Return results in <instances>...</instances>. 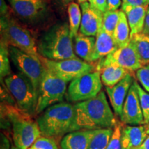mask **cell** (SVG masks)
Returning a JSON list of instances; mask_svg holds the SVG:
<instances>
[{
    "instance_id": "21",
    "label": "cell",
    "mask_w": 149,
    "mask_h": 149,
    "mask_svg": "<svg viewBox=\"0 0 149 149\" xmlns=\"http://www.w3.org/2000/svg\"><path fill=\"white\" fill-rule=\"evenodd\" d=\"M102 82L105 86L112 87L126 77L132 74L125 68L116 65H109L100 70Z\"/></svg>"
},
{
    "instance_id": "36",
    "label": "cell",
    "mask_w": 149,
    "mask_h": 149,
    "mask_svg": "<svg viewBox=\"0 0 149 149\" xmlns=\"http://www.w3.org/2000/svg\"><path fill=\"white\" fill-rule=\"evenodd\" d=\"M10 148V142L8 139L2 133L1 134V147L0 149H9Z\"/></svg>"
},
{
    "instance_id": "26",
    "label": "cell",
    "mask_w": 149,
    "mask_h": 149,
    "mask_svg": "<svg viewBox=\"0 0 149 149\" xmlns=\"http://www.w3.org/2000/svg\"><path fill=\"white\" fill-rule=\"evenodd\" d=\"M9 46L4 41H0V76L1 79L13 73L10 65Z\"/></svg>"
},
{
    "instance_id": "6",
    "label": "cell",
    "mask_w": 149,
    "mask_h": 149,
    "mask_svg": "<svg viewBox=\"0 0 149 149\" xmlns=\"http://www.w3.org/2000/svg\"><path fill=\"white\" fill-rule=\"evenodd\" d=\"M4 84L18 109L32 116L36 115L37 93L26 76L20 72L12 73L4 78Z\"/></svg>"
},
{
    "instance_id": "13",
    "label": "cell",
    "mask_w": 149,
    "mask_h": 149,
    "mask_svg": "<svg viewBox=\"0 0 149 149\" xmlns=\"http://www.w3.org/2000/svg\"><path fill=\"white\" fill-rule=\"evenodd\" d=\"M120 120L121 122L126 125L137 126L144 124V114L134 81L130 86L124 104Z\"/></svg>"
},
{
    "instance_id": "33",
    "label": "cell",
    "mask_w": 149,
    "mask_h": 149,
    "mask_svg": "<svg viewBox=\"0 0 149 149\" xmlns=\"http://www.w3.org/2000/svg\"><path fill=\"white\" fill-rule=\"evenodd\" d=\"M122 4V0H107V10H118Z\"/></svg>"
},
{
    "instance_id": "23",
    "label": "cell",
    "mask_w": 149,
    "mask_h": 149,
    "mask_svg": "<svg viewBox=\"0 0 149 149\" xmlns=\"http://www.w3.org/2000/svg\"><path fill=\"white\" fill-rule=\"evenodd\" d=\"M130 42L135 46L142 66L149 64V35L139 33L132 37Z\"/></svg>"
},
{
    "instance_id": "38",
    "label": "cell",
    "mask_w": 149,
    "mask_h": 149,
    "mask_svg": "<svg viewBox=\"0 0 149 149\" xmlns=\"http://www.w3.org/2000/svg\"><path fill=\"white\" fill-rule=\"evenodd\" d=\"M147 126H148V135L145 140L137 149H149V124H147Z\"/></svg>"
},
{
    "instance_id": "14",
    "label": "cell",
    "mask_w": 149,
    "mask_h": 149,
    "mask_svg": "<svg viewBox=\"0 0 149 149\" xmlns=\"http://www.w3.org/2000/svg\"><path fill=\"white\" fill-rule=\"evenodd\" d=\"M81 22L79 33L87 36L96 37L102 28L103 13L93 6L89 2L80 4Z\"/></svg>"
},
{
    "instance_id": "37",
    "label": "cell",
    "mask_w": 149,
    "mask_h": 149,
    "mask_svg": "<svg viewBox=\"0 0 149 149\" xmlns=\"http://www.w3.org/2000/svg\"><path fill=\"white\" fill-rule=\"evenodd\" d=\"M142 33L145 35H149V5L147 9V12L146 15V19H145V24L144 30H143Z\"/></svg>"
},
{
    "instance_id": "39",
    "label": "cell",
    "mask_w": 149,
    "mask_h": 149,
    "mask_svg": "<svg viewBox=\"0 0 149 149\" xmlns=\"http://www.w3.org/2000/svg\"><path fill=\"white\" fill-rule=\"evenodd\" d=\"M57 4L62 6H68L69 3L72 2L73 0H53Z\"/></svg>"
},
{
    "instance_id": "7",
    "label": "cell",
    "mask_w": 149,
    "mask_h": 149,
    "mask_svg": "<svg viewBox=\"0 0 149 149\" xmlns=\"http://www.w3.org/2000/svg\"><path fill=\"white\" fill-rule=\"evenodd\" d=\"M67 82L46 69L37 91L36 115L53 104L62 102L67 92Z\"/></svg>"
},
{
    "instance_id": "17",
    "label": "cell",
    "mask_w": 149,
    "mask_h": 149,
    "mask_svg": "<svg viewBox=\"0 0 149 149\" xmlns=\"http://www.w3.org/2000/svg\"><path fill=\"white\" fill-rule=\"evenodd\" d=\"M148 6L122 5V10L125 13L130 29V38L134 35L142 33L144 30L145 19Z\"/></svg>"
},
{
    "instance_id": "35",
    "label": "cell",
    "mask_w": 149,
    "mask_h": 149,
    "mask_svg": "<svg viewBox=\"0 0 149 149\" xmlns=\"http://www.w3.org/2000/svg\"><path fill=\"white\" fill-rule=\"evenodd\" d=\"M130 6H139L146 5L144 0H122V4ZM148 6V5H147Z\"/></svg>"
},
{
    "instance_id": "22",
    "label": "cell",
    "mask_w": 149,
    "mask_h": 149,
    "mask_svg": "<svg viewBox=\"0 0 149 149\" xmlns=\"http://www.w3.org/2000/svg\"><path fill=\"white\" fill-rule=\"evenodd\" d=\"M113 37L118 47L127 46L130 42V29L125 13L120 10V19L113 33Z\"/></svg>"
},
{
    "instance_id": "20",
    "label": "cell",
    "mask_w": 149,
    "mask_h": 149,
    "mask_svg": "<svg viewBox=\"0 0 149 149\" xmlns=\"http://www.w3.org/2000/svg\"><path fill=\"white\" fill-rule=\"evenodd\" d=\"M73 39L74 51L76 55L82 60L91 63V58L95 45L96 37L87 36L79 32Z\"/></svg>"
},
{
    "instance_id": "9",
    "label": "cell",
    "mask_w": 149,
    "mask_h": 149,
    "mask_svg": "<svg viewBox=\"0 0 149 149\" xmlns=\"http://www.w3.org/2000/svg\"><path fill=\"white\" fill-rule=\"evenodd\" d=\"M40 58L46 69L66 82L71 81L88 72L97 70L93 64L79 57L59 61L50 60L41 56Z\"/></svg>"
},
{
    "instance_id": "40",
    "label": "cell",
    "mask_w": 149,
    "mask_h": 149,
    "mask_svg": "<svg viewBox=\"0 0 149 149\" xmlns=\"http://www.w3.org/2000/svg\"><path fill=\"white\" fill-rule=\"evenodd\" d=\"M77 1L79 4H81V3H84L86 2H90L91 0H77Z\"/></svg>"
},
{
    "instance_id": "1",
    "label": "cell",
    "mask_w": 149,
    "mask_h": 149,
    "mask_svg": "<svg viewBox=\"0 0 149 149\" xmlns=\"http://www.w3.org/2000/svg\"><path fill=\"white\" fill-rule=\"evenodd\" d=\"M78 130L114 128L117 124L104 91L95 97L74 104Z\"/></svg>"
},
{
    "instance_id": "4",
    "label": "cell",
    "mask_w": 149,
    "mask_h": 149,
    "mask_svg": "<svg viewBox=\"0 0 149 149\" xmlns=\"http://www.w3.org/2000/svg\"><path fill=\"white\" fill-rule=\"evenodd\" d=\"M1 115L6 117L12 128L15 146L19 149H29L42 135L37 121L32 115L22 111L17 107L1 106Z\"/></svg>"
},
{
    "instance_id": "5",
    "label": "cell",
    "mask_w": 149,
    "mask_h": 149,
    "mask_svg": "<svg viewBox=\"0 0 149 149\" xmlns=\"http://www.w3.org/2000/svg\"><path fill=\"white\" fill-rule=\"evenodd\" d=\"M1 40L8 44L25 52L35 58L40 59L37 44L30 31L11 15L0 19Z\"/></svg>"
},
{
    "instance_id": "31",
    "label": "cell",
    "mask_w": 149,
    "mask_h": 149,
    "mask_svg": "<svg viewBox=\"0 0 149 149\" xmlns=\"http://www.w3.org/2000/svg\"><path fill=\"white\" fill-rule=\"evenodd\" d=\"M136 77L143 88L149 93V64L141 66L136 71Z\"/></svg>"
},
{
    "instance_id": "3",
    "label": "cell",
    "mask_w": 149,
    "mask_h": 149,
    "mask_svg": "<svg viewBox=\"0 0 149 149\" xmlns=\"http://www.w3.org/2000/svg\"><path fill=\"white\" fill-rule=\"evenodd\" d=\"M72 40L69 24H55L39 39L37 43L39 55L44 58L54 61L77 58L74 51Z\"/></svg>"
},
{
    "instance_id": "2",
    "label": "cell",
    "mask_w": 149,
    "mask_h": 149,
    "mask_svg": "<svg viewBox=\"0 0 149 149\" xmlns=\"http://www.w3.org/2000/svg\"><path fill=\"white\" fill-rule=\"evenodd\" d=\"M43 136L58 138L78 130L74 106L66 102L48 107L37 119Z\"/></svg>"
},
{
    "instance_id": "42",
    "label": "cell",
    "mask_w": 149,
    "mask_h": 149,
    "mask_svg": "<svg viewBox=\"0 0 149 149\" xmlns=\"http://www.w3.org/2000/svg\"><path fill=\"white\" fill-rule=\"evenodd\" d=\"M11 149H19V148H18L17 147L15 146H13L12 148H11Z\"/></svg>"
},
{
    "instance_id": "10",
    "label": "cell",
    "mask_w": 149,
    "mask_h": 149,
    "mask_svg": "<svg viewBox=\"0 0 149 149\" xmlns=\"http://www.w3.org/2000/svg\"><path fill=\"white\" fill-rule=\"evenodd\" d=\"M9 53L11 61L15 66L31 80L37 93L41 80L46 70L40 58H35L29 54L10 46H9Z\"/></svg>"
},
{
    "instance_id": "8",
    "label": "cell",
    "mask_w": 149,
    "mask_h": 149,
    "mask_svg": "<svg viewBox=\"0 0 149 149\" xmlns=\"http://www.w3.org/2000/svg\"><path fill=\"white\" fill-rule=\"evenodd\" d=\"M102 88L101 72L95 70L71 81L67 88L66 99L70 102L86 101L96 97Z\"/></svg>"
},
{
    "instance_id": "29",
    "label": "cell",
    "mask_w": 149,
    "mask_h": 149,
    "mask_svg": "<svg viewBox=\"0 0 149 149\" xmlns=\"http://www.w3.org/2000/svg\"><path fill=\"white\" fill-rule=\"evenodd\" d=\"M124 124L122 122H117L113 128V133L108 145L107 149H122L121 137L122 130Z\"/></svg>"
},
{
    "instance_id": "34",
    "label": "cell",
    "mask_w": 149,
    "mask_h": 149,
    "mask_svg": "<svg viewBox=\"0 0 149 149\" xmlns=\"http://www.w3.org/2000/svg\"><path fill=\"white\" fill-rule=\"evenodd\" d=\"M10 7L6 3V0H0V14L1 17L8 15L10 13Z\"/></svg>"
},
{
    "instance_id": "19",
    "label": "cell",
    "mask_w": 149,
    "mask_h": 149,
    "mask_svg": "<svg viewBox=\"0 0 149 149\" xmlns=\"http://www.w3.org/2000/svg\"><path fill=\"white\" fill-rule=\"evenodd\" d=\"M94 130L81 129L66 134L60 143L61 149H88Z\"/></svg>"
},
{
    "instance_id": "12",
    "label": "cell",
    "mask_w": 149,
    "mask_h": 149,
    "mask_svg": "<svg viewBox=\"0 0 149 149\" xmlns=\"http://www.w3.org/2000/svg\"><path fill=\"white\" fill-rule=\"evenodd\" d=\"M13 13L20 19L35 24L47 15L49 8L47 0H6Z\"/></svg>"
},
{
    "instance_id": "18",
    "label": "cell",
    "mask_w": 149,
    "mask_h": 149,
    "mask_svg": "<svg viewBox=\"0 0 149 149\" xmlns=\"http://www.w3.org/2000/svg\"><path fill=\"white\" fill-rule=\"evenodd\" d=\"M117 48L118 46L113 35L106 32L102 28L96 35L95 45L91 58V63L100 61Z\"/></svg>"
},
{
    "instance_id": "11",
    "label": "cell",
    "mask_w": 149,
    "mask_h": 149,
    "mask_svg": "<svg viewBox=\"0 0 149 149\" xmlns=\"http://www.w3.org/2000/svg\"><path fill=\"white\" fill-rule=\"evenodd\" d=\"M109 65L121 66L131 73L137 71L142 66L135 46L131 42L127 46L116 48L105 57L98 61L96 70L100 71L104 67Z\"/></svg>"
},
{
    "instance_id": "27",
    "label": "cell",
    "mask_w": 149,
    "mask_h": 149,
    "mask_svg": "<svg viewBox=\"0 0 149 149\" xmlns=\"http://www.w3.org/2000/svg\"><path fill=\"white\" fill-rule=\"evenodd\" d=\"M120 19V10H107L103 13L102 29L109 34L113 35Z\"/></svg>"
},
{
    "instance_id": "30",
    "label": "cell",
    "mask_w": 149,
    "mask_h": 149,
    "mask_svg": "<svg viewBox=\"0 0 149 149\" xmlns=\"http://www.w3.org/2000/svg\"><path fill=\"white\" fill-rule=\"evenodd\" d=\"M33 149H59L53 138L41 135L31 147Z\"/></svg>"
},
{
    "instance_id": "25",
    "label": "cell",
    "mask_w": 149,
    "mask_h": 149,
    "mask_svg": "<svg viewBox=\"0 0 149 149\" xmlns=\"http://www.w3.org/2000/svg\"><path fill=\"white\" fill-rule=\"evenodd\" d=\"M69 28L72 37H74L79 32L81 22V7L75 2H71L67 6Z\"/></svg>"
},
{
    "instance_id": "43",
    "label": "cell",
    "mask_w": 149,
    "mask_h": 149,
    "mask_svg": "<svg viewBox=\"0 0 149 149\" xmlns=\"http://www.w3.org/2000/svg\"><path fill=\"white\" fill-rule=\"evenodd\" d=\"M29 149H33V148H29Z\"/></svg>"
},
{
    "instance_id": "15",
    "label": "cell",
    "mask_w": 149,
    "mask_h": 149,
    "mask_svg": "<svg viewBox=\"0 0 149 149\" xmlns=\"http://www.w3.org/2000/svg\"><path fill=\"white\" fill-rule=\"evenodd\" d=\"M134 79L132 74H128L122 81L112 87L105 86L112 107L117 116L121 117L123 107L129 89L133 84Z\"/></svg>"
},
{
    "instance_id": "16",
    "label": "cell",
    "mask_w": 149,
    "mask_h": 149,
    "mask_svg": "<svg viewBox=\"0 0 149 149\" xmlns=\"http://www.w3.org/2000/svg\"><path fill=\"white\" fill-rule=\"evenodd\" d=\"M148 135L147 124L123 126L121 137L122 149H137Z\"/></svg>"
},
{
    "instance_id": "41",
    "label": "cell",
    "mask_w": 149,
    "mask_h": 149,
    "mask_svg": "<svg viewBox=\"0 0 149 149\" xmlns=\"http://www.w3.org/2000/svg\"><path fill=\"white\" fill-rule=\"evenodd\" d=\"M144 1L146 5H149V0H144Z\"/></svg>"
},
{
    "instance_id": "24",
    "label": "cell",
    "mask_w": 149,
    "mask_h": 149,
    "mask_svg": "<svg viewBox=\"0 0 149 149\" xmlns=\"http://www.w3.org/2000/svg\"><path fill=\"white\" fill-rule=\"evenodd\" d=\"M113 133V128L94 130L88 149H107Z\"/></svg>"
},
{
    "instance_id": "28",
    "label": "cell",
    "mask_w": 149,
    "mask_h": 149,
    "mask_svg": "<svg viewBox=\"0 0 149 149\" xmlns=\"http://www.w3.org/2000/svg\"><path fill=\"white\" fill-rule=\"evenodd\" d=\"M138 93L141 107L144 118V124H149V93L140 86L136 81H134Z\"/></svg>"
},
{
    "instance_id": "32",
    "label": "cell",
    "mask_w": 149,
    "mask_h": 149,
    "mask_svg": "<svg viewBox=\"0 0 149 149\" xmlns=\"http://www.w3.org/2000/svg\"><path fill=\"white\" fill-rule=\"evenodd\" d=\"M89 3L102 13L107 10V0H91Z\"/></svg>"
}]
</instances>
